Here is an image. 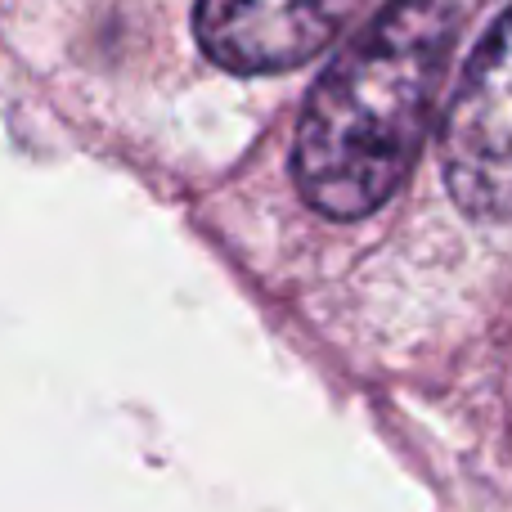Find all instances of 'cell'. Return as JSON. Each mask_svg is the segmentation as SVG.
<instances>
[{"mask_svg":"<svg viewBox=\"0 0 512 512\" xmlns=\"http://www.w3.org/2000/svg\"><path fill=\"white\" fill-rule=\"evenodd\" d=\"M454 36V0H391L328 59L292 144V180L319 216L364 221L405 185Z\"/></svg>","mask_w":512,"mask_h":512,"instance_id":"obj_1","label":"cell"},{"mask_svg":"<svg viewBox=\"0 0 512 512\" xmlns=\"http://www.w3.org/2000/svg\"><path fill=\"white\" fill-rule=\"evenodd\" d=\"M450 198L481 221H512V5L472 50L441 122Z\"/></svg>","mask_w":512,"mask_h":512,"instance_id":"obj_2","label":"cell"},{"mask_svg":"<svg viewBox=\"0 0 512 512\" xmlns=\"http://www.w3.org/2000/svg\"><path fill=\"white\" fill-rule=\"evenodd\" d=\"M342 0H198L194 32L212 63L243 77L315 59L342 27Z\"/></svg>","mask_w":512,"mask_h":512,"instance_id":"obj_3","label":"cell"}]
</instances>
